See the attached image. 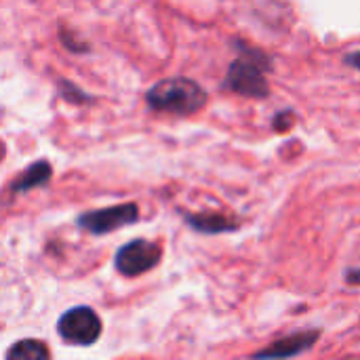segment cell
<instances>
[{
    "label": "cell",
    "mask_w": 360,
    "mask_h": 360,
    "mask_svg": "<svg viewBox=\"0 0 360 360\" xmlns=\"http://www.w3.org/2000/svg\"><path fill=\"white\" fill-rule=\"evenodd\" d=\"M148 103L158 112L188 116L207 103V93L190 78H167L148 91Z\"/></svg>",
    "instance_id": "1"
},
{
    "label": "cell",
    "mask_w": 360,
    "mask_h": 360,
    "mask_svg": "<svg viewBox=\"0 0 360 360\" xmlns=\"http://www.w3.org/2000/svg\"><path fill=\"white\" fill-rule=\"evenodd\" d=\"M319 331H304V333H295V335H289L285 340H278L274 342L270 348L262 350V352H255L253 356L255 359H291V356H297L306 350H310L314 346V342L319 340Z\"/></svg>",
    "instance_id": "6"
},
{
    "label": "cell",
    "mask_w": 360,
    "mask_h": 360,
    "mask_svg": "<svg viewBox=\"0 0 360 360\" xmlns=\"http://www.w3.org/2000/svg\"><path fill=\"white\" fill-rule=\"evenodd\" d=\"M160 255H162L160 245H156L152 240L137 238V240L124 245L118 251V255H116V268L124 276H139V274L152 270L154 266H158Z\"/></svg>",
    "instance_id": "4"
},
{
    "label": "cell",
    "mask_w": 360,
    "mask_h": 360,
    "mask_svg": "<svg viewBox=\"0 0 360 360\" xmlns=\"http://www.w3.org/2000/svg\"><path fill=\"white\" fill-rule=\"evenodd\" d=\"M59 335L76 346H91L101 335V321L91 308H72L59 319Z\"/></svg>",
    "instance_id": "3"
},
{
    "label": "cell",
    "mask_w": 360,
    "mask_h": 360,
    "mask_svg": "<svg viewBox=\"0 0 360 360\" xmlns=\"http://www.w3.org/2000/svg\"><path fill=\"white\" fill-rule=\"evenodd\" d=\"M293 112H281V114H276V118H274V129L276 131H287L289 127H291V122H293Z\"/></svg>",
    "instance_id": "10"
},
{
    "label": "cell",
    "mask_w": 360,
    "mask_h": 360,
    "mask_svg": "<svg viewBox=\"0 0 360 360\" xmlns=\"http://www.w3.org/2000/svg\"><path fill=\"white\" fill-rule=\"evenodd\" d=\"M346 63H348V65H352V68H356V70H360V51H356V53H350V55L346 57Z\"/></svg>",
    "instance_id": "11"
},
{
    "label": "cell",
    "mask_w": 360,
    "mask_h": 360,
    "mask_svg": "<svg viewBox=\"0 0 360 360\" xmlns=\"http://www.w3.org/2000/svg\"><path fill=\"white\" fill-rule=\"evenodd\" d=\"M188 224L202 232V234H219V232H230V230H236L238 224L228 219L226 215H217V213H200V215H188L186 217Z\"/></svg>",
    "instance_id": "7"
},
{
    "label": "cell",
    "mask_w": 360,
    "mask_h": 360,
    "mask_svg": "<svg viewBox=\"0 0 360 360\" xmlns=\"http://www.w3.org/2000/svg\"><path fill=\"white\" fill-rule=\"evenodd\" d=\"M346 278H348V283H352V285H360V270H350V272L346 274Z\"/></svg>",
    "instance_id": "12"
},
{
    "label": "cell",
    "mask_w": 360,
    "mask_h": 360,
    "mask_svg": "<svg viewBox=\"0 0 360 360\" xmlns=\"http://www.w3.org/2000/svg\"><path fill=\"white\" fill-rule=\"evenodd\" d=\"M49 177H51V167H49L46 162H38V165H34V167L23 175V179L17 184V190L30 188V186H38V184L46 181Z\"/></svg>",
    "instance_id": "9"
},
{
    "label": "cell",
    "mask_w": 360,
    "mask_h": 360,
    "mask_svg": "<svg viewBox=\"0 0 360 360\" xmlns=\"http://www.w3.org/2000/svg\"><path fill=\"white\" fill-rule=\"evenodd\" d=\"M139 211L135 205H120V207H110L103 211H93L80 217V226L86 228L93 234H105L112 230H118L122 226H129L137 221Z\"/></svg>",
    "instance_id": "5"
},
{
    "label": "cell",
    "mask_w": 360,
    "mask_h": 360,
    "mask_svg": "<svg viewBox=\"0 0 360 360\" xmlns=\"http://www.w3.org/2000/svg\"><path fill=\"white\" fill-rule=\"evenodd\" d=\"M262 61H266L262 55L236 59L230 65V70H228V76H226L224 86L230 89V91H234V93H238V95L253 97V99L268 97L270 86H268L264 68L259 65Z\"/></svg>",
    "instance_id": "2"
},
{
    "label": "cell",
    "mask_w": 360,
    "mask_h": 360,
    "mask_svg": "<svg viewBox=\"0 0 360 360\" xmlns=\"http://www.w3.org/2000/svg\"><path fill=\"white\" fill-rule=\"evenodd\" d=\"M6 356L15 360H40L49 356V350H46L44 344L38 342V340H23V342L15 344V346L6 352Z\"/></svg>",
    "instance_id": "8"
}]
</instances>
